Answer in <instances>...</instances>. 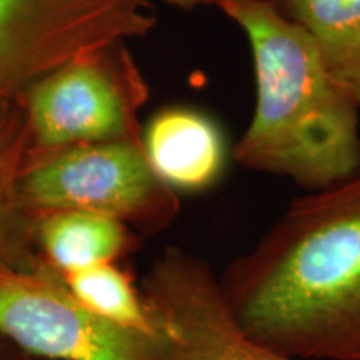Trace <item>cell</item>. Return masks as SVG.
Returning <instances> with one entry per match:
<instances>
[{
	"label": "cell",
	"mask_w": 360,
	"mask_h": 360,
	"mask_svg": "<svg viewBox=\"0 0 360 360\" xmlns=\"http://www.w3.org/2000/svg\"><path fill=\"white\" fill-rule=\"evenodd\" d=\"M310 35L332 75L360 107V0H274Z\"/></svg>",
	"instance_id": "10"
},
{
	"label": "cell",
	"mask_w": 360,
	"mask_h": 360,
	"mask_svg": "<svg viewBox=\"0 0 360 360\" xmlns=\"http://www.w3.org/2000/svg\"><path fill=\"white\" fill-rule=\"evenodd\" d=\"M19 192L34 222L82 210L120 220L141 237L167 231L180 210L179 193L148 164L141 139L29 148Z\"/></svg>",
	"instance_id": "3"
},
{
	"label": "cell",
	"mask_w": 360,
	"mask_h": 360,
	"mask_svg": "<svg viewBox=\"0 0 360 360\" xmlns=\"http://www.w3.org/2000/svg\"><path fill=\"white\" fill-rule=\"evenodd\" d=\"M39 257L60 274L101 264H119L141 245V236L107 215L60 210L34 222Z\"/></svg>",
	"instance_id": "9"
},
{
	"label": "cell",
	"mask_w": 360,
	"mask_h": 360,
	"mask_svg": "<svg viewBox=\"0 0 360 360\" xmlns=\"http://www.w3.org/2000/svg\"><path fill=\"white\" fill-rule=\"evenodd\" d=\"M150 96L125 40L101 45L30 84L15 102L29 125V148L141 139L139 112Z\"/></svg>",
	"instance_id": "4"
},
{
	"label": "cell",
	"mask_w": 360,
	"mask_h": 360,
	"mask_svg": "<svg viewBox=\"0 0 360 360\" xmlns=\"http://www.w3.org/2000/svg\"><path fill=\"white\" fill-rule=\"evenodd\" d=\"M219 281L264 347L294 360H360V170L292 200Z\"/></svg>",
	"instance_id": "1"
},
{
	"label": "cell",
	"mask_w": 360,
	"mask_h": 360,
	"mask_svg": "<svg viewBox=\"0 0 360 360\" xmlns=\"http://www.w3.org/2000/svg\"><path fill=\"white\" fill-rule=\"evenodd\" d=\"M62 277L79 302L98 317L132 330L159 334L141 287H135L134 278L119 264L94 265Z\"/></svg>",
	"instance_id": "12"
},
{
	"label": "cell",
	"mask_w": 360,
	"mask_h": 360,
	"mask_svg": "<svg viewBox=\"0 0 360 360\" xmlns=\"http://www.w3.org/2000/svg\"><path fill=\"white\" fill-rule=\"evenodd\" d=\"M141 142L148 164L177 193L214 187L227 167L229 146L222 129L197 107H162L142 127Z\"/></svg>",
	"instance_id": "8"
},
{
	"label": "cell",
	"mask_w": 360,
	"mask_h": 360,
	"mask_svg": "<svg viewBox=\"0 0 360 360\" xmlns=\"http://www.w3.org/2000/svg\"><path fill=\"white\" fill-rule=\"evenodd\" d=\"M0 335L49 360H165L160 332L98 317L42 259L32 267L0 262Z\"/></svg>",
	"instance_id": "5"
},
{
	"label": "cell",
	"mask_w": 360,
	"mask_h": 360,
	"mask_svg": "<svg viewBox=\"0 0 360 360\" xmlns=\"http://www.w3.org/2000/svg\"><path fill=\"white\" fill-rule=\"evenodd\" d=\"M249 40L255 110L232 155L254 172L289 179L309 192L360 170V107L332 79L310 35L274 0H220Z\"/></svg>",
	"instance_id": "2"
},
{
	"label": "cell",
	"mask_w": 360,
	"mask_h": 360,
	"mask_svg": "<svg viewBox=\"0 0 360 360\" xmlns=\"http://www.w3.org/2000/svg\"><path fill=\"white\" fill-rule=\"evenodd\" d=\"M29 150V125L15 101L0 102V262L32 267L40 260L34 220L22 204L19 182Z\"/></svg>",
	"instance_id": "11"
},
{
	"label": "cell",
	"mask_w": 360,
	"mask_h": 360,
	"mask_svg": "<svg viewBox=\"0 0 360 360\" xmlns=\"http://www.w3.org/2000/svg\"><path fill=\"white\" fill-rule=\"evenodd\" d=\"M0 360H49L20 349L13 342L0 335Z\"/></svg>",
	"instance_id": "13"
},
{
	"label": "cell",
	"mask_w": 360,
	"mask_h": 360,
	"mask_svg": "<svg viewBox=\"0 0 360 360\" xmlns=\"http://www.w3.org/2000/svg\"><path fill=\"white\" fill-rule=\"evenodd\" d=\"M141 290L164 339L165 360H294L247 334L225 300L219 274L193 252L165 247Z\"/></svg>",
	"instance_id": "7"
},
{
	"label": "cell",
	"mask_w": 360,
	"mask_h": 360,
	"mask_svg": "<svg viewBox=\"0 0 360 360\" xmlns=\"http://www.w3.org/2000/svg\"><path fill=\"white\" fill-rule=\"evenodd\" d=\"M165 4H169V6L172 7H177L180 11H193V8L197 7H202V6H215L217 7V4L220 0H164Z\"/></svg>",
	"instance_id": "14"
},
{
	"label": "cell",
	"mask_w": 360,
	"mask_h": 360,
	"mask_svg": "<svg viewBox=\"0 0 360 360\" xmlns=\"http://www.w3.org/2000/svg\"><path fill=\"white\" fill-rule=\"evenodd\" d=\"M155 25L150 0H0V102L79 53Z\"/></svg>",
	"instance_id": "6"
}]
</instances>
